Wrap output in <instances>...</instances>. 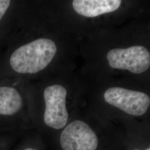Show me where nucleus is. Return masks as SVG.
<instances>
[{
  "label": "nucleus",
  "mask_w": 150,
  "mask_h": 150,
  "mask_svg": "<svg viewBox=\"0 0 150 150\" xmlns=\"http://www.w3.org/2000/svg\"><path fill=\"white\" fill-rule=\"evenodd\" d=\"M57 52L55 43L48 38H39L20 47L11 56L10 63L19 74H36L45 69Z\"/></svg>",
  "instance_id": "f257e3e1"
},
{
  "label": "nucleus",
  "mask_w": 150,
  "mask_h": 150,
  "mask_svg": "<svg viewBox=\"0 0 150 150\" xmlns=\"http://www.w3.org/2000/svg\"><path fill=\"white\" fill-rule=\"evenodd\" d=\"M107 59L111 68L129 70L135 74L143 73L150 67V52L141 46L112 49L108 52Z\"/></svg>",
  "instance_id": "f03ea898"
},
{
  "label": "nucleus",
  "mask_w": 150,
  "mask_h": 150,
  "mask_svg": "<svg viewBox=\"0 0 150 150\" xmlns=\"http://www.w3.org/2000/svg\"><path fill=\"white\" fill-rule=\"evenodd\" d=\"M103 96L108 103L135 116L143 115L150 107V97L139 91L112 87L105 91Z\"/></svg>",
  "instance_id": "7ed1b4c3"
},
{
  "label": "nucleus",
  "mask_w": 150,
  "mask_h": 150,
  "mask_svg": "<svg viewBox=\"0 0 150 150\" xmlns=\"http://www.w3.org/2000/svg\"><path fill=\"white\" fill-rule=\"evenodd\" d=\"M66 96L67 90L64 86L54 85L45 88L43 121L48 127L59 129L66 126L69 117L66 105Z\"/></svg>",
  "instance_id": "20e7f679"
},
{
  "label": "nucleus",
  "mask_w": 150,
  "mask_h": 150,
  "mask_svg": "<svg viewBox=\"0 0 150 150\" xmlns=\"http://www.w3.org/2000/svg\"><path fill=\"white\" fill-rule=\"evenodd\" d=\"M23 107V99L16 88L0 87V137L15 135L16 123Z\"/></svg>",
  "instance_id": "39448f33"
},
{
  "label": "nucleus",
  "mask_w": 150,
  "mask_h": 150,
  "mask_svg": "<svg viewBox=\"0 0 150 150\" xmlns=\"http://www.w3.org/2000/svg\"><path fill=\"white\" fill-rule=\"evenodd\" d=\"M60 144L64 150H95L98 140L95 132L87 123L76 120L62 132Z\"/></svg>",
  "instance_id": "423d86ee"
},
{
  "label": "nucleus",
  "mask_w": 150,
  "mask_h": 150,
  "mask_svg": "<svg viewBox=\"0 0 150 150\" xmlns=\"http://www.w3.org/2000/svg\"><path fill=\"white\" fill-rule=\"evenodd\" d=\"M121 4L120 0H74L75 11L81 16L95 17L116 11Z\"/></svg>",
  "instance_id": "0eeeda50"
},
{
  "label": "nucleus",
  "mask_w": 150,
  "mask_h": 150,
  "mask_svg": "<svg viewBox=\"0 0 150 150\" xmlns=\"http://www.w3.org/2000/svg\"><path fill=\"white\" fill-rule=\"evenodd\" d=\"M15 142V135L0 137V150H10Z\"/></svg>",
  "instance_id": "6e6552de"
},
{
  "label": "nucleus",
  "mask_w": 150,
  "mask_h": 150,
  "mask_svg": "<svg viewBox=\"0 0 150 150\" xmlns=\"http://www.w3.org/2000/svg\"><path fill=\"white\" fill-rule=\"evenodd\" d=\"M11 1L8 0H0V20L4 16L9 6Z\"/></svg>",
  "instance_id": "1a4fd4ad"
},
{
  "label": "nucleus",
  "mask_w": 150,
  "mask_h": 150,
  "mask_svg": "<svg viewBox=\"0 0 150 150\" xmlns=\"http://www.w3.org/2000/svg\"><path fill=\"white\" fill-rule=\"evenodd\" d=\"M38 150L36 149H35L31 146H22L20 145L17 147H16V148H13L12 150Z\"/></svg>",
  "instance_id": "9d476101"
},
{
  "label": "nucleus",
  "mask_w": 150,
  "mask_h": 150,
  "mask_svg": "<svg viewBox=\"0 0 150 150\" xmlns=\"http://www.w3.org/2000/svg\"><path fill=\"white\" fill-rule=\"evenodd\" d=\"M150 150V147H149V148H148V149H146V150Z\"/></svg>",
  "instance_id": "9b49d317"
}]
</instances>
